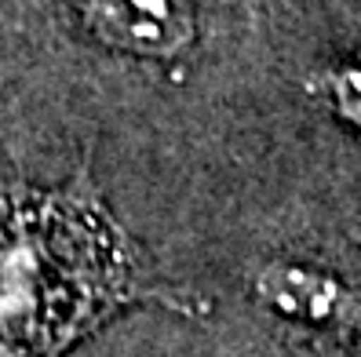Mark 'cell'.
<instances>
[{
  "mask_svg": "<svg viewBox=\"0 0 361 357\" xmlns=\"http://www.w3.org/2000/svg\"><path fill=\"white\" fill-rule=\"evenodd\" d=\"M168 299L88 175L0 194V357H62L121 306Z\"/></svg>",
  "mask_w": 361,
  "mask_h": 357,
  "instance_id": "obj_1",
  "label": "cell"
},
{
  "mask_svg": "<svg viewBox=\"0 0 361 357\" xmlns=\"http://www.w3.org/2000/svg\"><path fill=\"white\" fill-rule=\"evenodd\" d=\"M80 8L106 40L139 55H172L190 37L183 0H80Z\"/></svg>",
  "mask_w": 361,
  "mask_h": 357,
  "instance_id": "obj_2",
  "label": "cell"
}]
</instances>
